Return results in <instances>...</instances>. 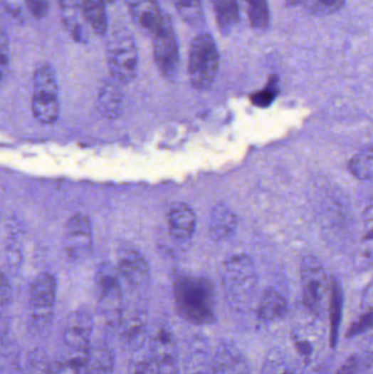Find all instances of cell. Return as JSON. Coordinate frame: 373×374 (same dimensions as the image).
Masks as SVG:
<instances>
[{"mask_svg":"<svg viewBox=\"0 0 373 374\" xmlns=\"http://www.w3.org/2000/svg\"><path fill=\"white\" fill-rule=\"evenodd\" d=\"M107 4H114L115 3V0H107Z\"/></svg>","mask_w":373,"mask_h":374,"instance_id":"cell-41","label":"cell"},{"mask_svg":"<svg viewBox=\"0 0 373 374\" xmlns=\"http://www.w3.org/2000/svg\"><path fill=\"white\" fill-rule=\"evenodd\" d=\"M89 350H73L64 346L63 351L55 358L54 363L51 367V374H83Z\"/></svg>","mask_w":373,"mask_h":374,"instance_id":"cell-23","label":"cell"},{"mask_svg":"<svg viewBox=\"0 0 373 374\" xmlns=\"http://www.w3.org/2000/svg\"><path fill=\"white\" fill-rule=\"evenodd\" d=\"M328 313H330V343L331 346L337 344L338 331H340V320H342V294L337 281L333 280L331 284V292L328 300Z\"/></svg>","mask_w":373,"mask_h":374,"instance_id":"cell-27","label":"cell"},{"mask_svg":"<svg viewBox=\"0 0 373 374\" xmlns=\"http://www.w3.org/2000/svg\"><path fill=\"white\" fill-rule=\"evenodd\" d=\"M236 227L238 218L227 206H215L209 222V230L215 240L222 241L231 238L236 232Z\"/></svg>","mask_w":373,"mask_h":374,"instance_id":"cell-22","label":"cell"},{"mask_svg":"<svg viewBox=\"0 0 373 374\" xmlns=\"http://www.w3.org/2000/svg\"><path fill=\"white\" fill-rule=\"evenodd\" d=\"M214 355L207 339L194 337L185 350L184 374H214Z\"/></svg>","mask_w":373,"mask_h":374,"instance_id":"cell-16","label":"cell"},{"mask_svg":"<svg viewBox=\"0 0 373 374\" xmlns=\"http://www.w3.org/2000/svg\"><path fill=\"white\" fill-rule=\"evenodd\" d=\"M177 313L193 324L215 321V291L209 280L196 276H181L174 284Z\"/></svg>","mask_w":373,"mask_h":374,"instance_id":"cell-1","label":"cell"},{"mask_svg":"<svg viewBox=\"0 0 373 374\" xmlns=\"http://www.w3.org/2000/svg\"><path fill=\"white\" fill-rule=\"evenodd\" d=\"M93 36L105 38L110 30L107 0H77Z\"/></svg>","mask_w":373,"mask_h":374,"instance_id":"cell-19","label":"cell"},{"mask_svg":"<svg viewBox=\"0 0 373 374\" xmlns=\"http://www.w3.org/2000/svg\"><path fill=\"white\" fill-rule=\"evenodd\" d=\"M128 374H158L156 363L150 355L138 358L130 365Z\"/></svg>","mask_w":373,"mask_h":374,"instance_id":"cell-38","label":"cell"},{"mask_svg":"<svg viewBox=\"0 0 373 374\" xmlns=\"http://www.w3.org/2000/svg\"><path fill=\"white\" fill-rule=\"evenodd\" d=\"M117 273L134 289L144 287L148 283V264L134 249H123L118 253Z\"/></svg>","mask_w":373,"mask_h":374,"instance_id":"cell-15","label":"cell"},{"mask_svg":"<svg viewBox=\"0 0 373 374\" xmlns=\"http://www.w3.org/2000/svg\"><path fill=\"white\" fill-rule=\"evenodd\" d=\"M11 301V287L5 274L0 271V316L5 313Z\"/></svg>","mask_w":373,"mask_h":374,"instance_id":"cell-39","label":"cell"},{"mask_svg":"<svg viewBox=\"0 0 373 374\" xmlns=\"http://www.w3.org/2000/svg\"><path fill=\"white\" fill-rule=\"evenodd\" d=\"M118 276L117 269L109 263L101 264L95 275L98 310L105 323L112 326L117 325L125 304Z\"/></svg>","mask_w":373,"mask_h":374,"instance_id":"cell-8","label":"cell"},{"mask_svg":"<svg viewBox=\"0 0 373 374\" xmlns=\"http://www.w3.org/2000/svg\"><path fill=\"white\" fill-rule=\"evenodd\" d=\"M130 18L140 30L152 36L162 20L164 12L159 0H124Z\"/></svg>","mask_w":373,"mask_h":374,"instance_id":"cell-17","label":"cell"},{"mask_svg":"<svg viewBox=\"0 0 373 374\" xmlns=\"http://www.w3.org/2000/svg\"><path fill=\"white\" fill-rule=\"evenodd\" d=\"M56 281L51 274L36 276L28 288V327L32 333L42 334L54 318Z\"/></svg>","mask_w":373,"mask_h":374,"instance_id":"cell-6","label":"cell"},{"mask_svg":"<svg viewBox=\"0 0 373 374\" xmlns=\"http://www.w3.org/2000/svg\"><path fill=\"white\" fill-rule=\"evenodd\" d=\"M277 95H278V79L276 76H273L263 89L251 95V101L258 108H267L274 102Z\"/></svg>","mask_w":373,"mask_h":374,"instance_id":"cell-33","label":"cell"},{"mask_svg":"<svg viewBox=\"0 0 373 374\" xmlns=\"http://www.w3.org/2000/svg\"><path fill=\"white\" fill-rule=\"evenodd\" d=\"M371 365V355H352L340 365L336 374H366V370Z\"/></svg>","mask_w":373,"mask_h":374,"instance_id":"cell-34","label":"cell"},{"mask_svg":"<svg viewBox=\"0 0 373 374\" xmlns=\"http://www.w3.org/2000/svg\"><path fill=\"white\" fill-rule=\"evenodd\" d=\"M120 336L127 348L140 350L148 337L146 312L142 308H132L124 304L117 325Z\"/></svg>","mask_w":373,"mask_h":374,"instance_id":"cell-13","label":"cell"},{"mask_svg":"<svg viewBox=\"0 0 373 374\" xmlns=\"http://www.w3.org/2000/svg\"><path fill=\"white\" fill-rule=\"evenodd\" d=\"M262 374H298L288 353L280 349L267 353L263 363Z\"/></svg>","mask_w":373,"mask_h":374,"instance_id":"cell-28","label":"cell"},{"mask_svg":"<svg viewBox=\"0 0 373 374\" xmlns=\"http://www.w3.org/2000/svg\"><path fill=\"white\" fill-rule=\"evenodd\" d=\"M95 318L85 308L73 310L65 321L63 331L64 346L73 350H89L93 345Z\"/></svg>","mask_w":373,"mask_h":374,"instance_id":"cell-12","label":"cell"},{"mask_svg":"<svg viewBox=\"0 0 373 374\" xmlns=\"http://www.w3.org/2000/svg\"><path fill=\"white\" fill-rule=\"evenodd\" d=\"M105 58L112 80L118 85H128L137 77L140 52L137 42L127 26H117L107 32Z\"/></svg>","mask_w":373,"mask_h":374,"instance_id":"cell-2","label":"cell"},{"mask_svg":"<svg viewBox=\"0 0 373 374\" xmlns=\"http://www.w3.org/2000/svg\"><path fill=\"white\" fill-rule=\"evenodd\" d=\"M248 22L254 30L264 31L270 26V14L267 0H243Z\"/></svg>","mask_w":373,"mask_h":374,"instance_id":"cell-29","label":"cell"},{"mask_svg":"<svg viewBox=\"0 0 373 374\" xmlns=\"http://www.w3.org/2000/svg\"><path fill=\"white\" fill-rule=\"evenodd\" d=\"M177 14L189 26L196 28L204 21V9L201 0H173Z\"/></svg>","mask_w":373,"mask_h":374,"instance_id":"cell-30","label":"cell"},{"mask_svg":"<svg viewBox=\"0 0 373 374\" xmlns=\"http://www.w3.org/2000/svg\"><path fill=\"white\" fill-rule=\"evenodd\" d=\"M11 52H10V41L5 26L0 22V83L5 79L10 68Z\"/></svg>","mask_w":373,"mask_h":374,"instance_id":"cell-35","label":"cell"},{"mask_svg":"<svg viewBox=\"0 0 373 374\" xmlns=\"http://www.w3.org/2000/svg\"><path fill=\"white\" fill-rule=\"evenodd\" d=\"M300 4L313 16L327 17L342 9L346 0H301Z\"/></svg>","mask_w":373,"mask_h":374,"instance_id":"cell-32","label":"cell"},{"mask_svg":"<svg viewBox=\"0 0 373 374\" xmlns=\"http://www.w3.org/2000/svg\"><path fill=\"white\" fill-rule=\"evenodd\" d=\"M64 249L69 261L81 263L90 256L93 247V224L81 212L73 214L64 228Z\"/></svg>","mask_w":373,"mask_h":374,"instance_id":"cell-10","label":"cell"},{"mask_svg":"<svg viewBox=\"0 0 373 374\" xmlns=\"http://www.w3.org/2000/svg\"><path fill=\"white\" fill-rule=\"evenodd\" d=\"M372 149L369 146L357 153L350 162V171L357 179L370 181L372 179Z\"/></svg>","mask_w":373,"mask_h":374,"instance_id":"cell-31","label":"cell"},{"mask_svg":"<svg viewBox=\"0 0 373 374\" xmlns=\"http://www.w3.org/2000/svg\"><path fill=\"white\" fill-rule=\"evenodd\" d=\"M28 14L36 19L48 17L51 9L50 0H23Z\"/></svg>","mask_w":373,"mask_h":374,"instance_id":"cell-37","label":"cell"},{"mask_svg":"<svg viewBox=\"0 0 373 374\" xmlns=\"http://www.w3.org/2000/svg\"><path fill=\"white\" fill-rule=\"evenodd\" d=\"M31 108L41 124H53L58 118V79L54 67L48 63L38 65L34 71Z\"/></svg>","mask_w":373,"mask_h":374,"instance_id":"cell-5","label":"cell"},{"mask_svg":"<svg viewBox=\"0 0 373 374\" xmlns=\"http://www.w3.org/2000/svg\"><path fill=\"white\" fill-rule=\"evenodd\" d=\"M168 226L173 238L181 241L189 240L196 228L195 212L186 204H177L169 212Z\"/></svg>","mask_w":373,"mask_h":374,"instance_id":"cell-18","label":"cell"},{"mask_svg":"<svg viewBox=\"0 0 373 374\" xmlns=\"http://www.w3.org/2000/svg\"><path fill=\"white\" fill-rule=\"evenodd\" d=\"M114 355L105 344H93L83 374H113Z\"/></svg>","mask_w":373,"mask_h":374,"instance_id":"cell-26","label":"cell"},{"mask_svg":"<svg viewBox=\"0 0 373 374\" xmlns=\"http://www.w3.org/2000/svg\"><path fill=\"white\" fill-rule=\"evenodd\" d=\"M222 285L229 303L238 311L252 304L258 276L252 259L246 255H234L222 267Z\"/></svg>","mask_w":373,"mask_h":374,"instance_id":"cell-3","label":"cell"},{"mask_svg":"<svg viewBox=\"0 0 373 374\" xmlns=\"http://www.w3.org/2000/svg\"><path fill=\"white\" fill-rule=\"evenodd\" d=\"M218 28L222 36H228L240 22L238 0H211Z\"/></svg>","mask_w":373,"mask_h":374,"instance_id":"cell-24","label":"cell"},{"mask_svg":"<svg viewBox=\"0 0 373 374\" xmlns=\"http://www.w3.org/2000/svg\"><path fill=\"white\" fill-rule=\"evenodd\" d=\"M214 374H251L244 355L232 346L219 347L214 355Z\"/></svg>","mask_w":373,"mask_h":374,"instance_id":"cell-21","label":"cell"},{"mask_svg":"<svg viewBox=\"0 0 373 374\" xmlns=\"http://www.w3.org/2000/svg\"><path fill=\"white\" fill-rule=\"evenodd\" d=\"M287 311V301L283 294L274 288L265 290L258 304V318L264 322H276L285 316Z\"/></svg>","mask_w":373,"mask_h":374,"instance_id":"cell-25","label":"cell"},{"mask_svg":"<svg viewBox=\"0 0 373 374\" xmlns=\"http://www.w3.org/2000/svg\"><path fill=\"white\" fill-rule=\"evenodd\" d=\"M293 346L305 365H315L323 353L325 343L324 327L313 320L299 322L291 333Z\"/></svg>","mask_w":373,"mask_h":374,"instance_id":"cell-11","label":"cell"},{"mask_svg":"<svg viewBox=\"0 0 373 374\" xmlns=\"http://www.w3.org/2000/svg\"><path fill=\"white\" fill-rule=\"evenodd\" d=\"M97 105L98 110L104 118L115 120L122 115L124 95L117 83L112 79L103 81L98 93Z\"/></svg>","mask_w":373,"mask_h":374,"instance_id":"cell-20","label":"cell"},{"mask_svg":"<svg viewBox=\"0 0 373 374\" xmlns=\"http://www.w3.org/2000/svg\"><path fill=\"white\" fill-rule=\"evenodd\" d=\"M0 5L3 6L5 11L14 21L18 24L26 22V14H28V12L23 0H0Z\"/></svg>","mask_w":373,"mask_h":374,"instance_id":"cell-36","label":"cell"},{"mask_svg":"<svg viewBox=\"0 0 373 374\" xmlns=\"http://www.w3.org/2000/svg\"><path fill=\"white\" fill-rule=\"evenodd\" d=\"M303 304L310 314L323 316L328 306L331 284L321 261L315 256L303 259L301 265Z\"/></svg>","mask_w":373,"mask_h":374,"instance_id":"cell-7","label":"cell"},{"mask_svg":"<svg viewBox=\"0 0 373 374\" xmlns=\"http://www.w3.org/2000/svg\"><path fill=\"white\" fill-rule=\"evenodd\" d=\"M219 64V51L213 36L205 32L197 34L191 40L187 59L191 85L197 90L209 89L217 78Z\"/></svg>","mask_w":373,"mask_h":374,"instance_id":"cell-4","label":"cell"},{"mask_svg":"<svg viewBox=\"0 0 373 374\" xmlns=\"http://www.w3.org/2000/svg\"><path fill=\"white\" fill-rule=\"evenodd\" d=\"M59 16L69 38L79 45L90 43L93 32L88 26L77 0H57Z\"/></svg>","mask_w":373,"mask_h":374,"instance_id":"cell-14","label":"cell"},{"mask_svg":"<svg viewBox=\"0 0 373 374\" xmlns=\"http://www.w3.org/2000/svg\"><path fill=\"white\" fill-rule=\"evenodd\" d=\"M371 323H372V308L369 306L366 312L360 316L359 320L352 325L347 333L348 337L356 336L360 333L366 332L368 328H370Z\"/></svg>","mask_w":373,"mask_h":374,"instance_id":"cell-40","label":"cell"},{"mask_svg":"<svg viewBox=\"0 0 373 374\" xmlns=\"http://www.w3.org/2000/svg\"><path fill=\"white\" fill-rule=\"evenodd\" d=\"M152 54L159 73L168 80H174L179 73L180 52L170 16L163 14L158 28L152 34Z\"/></svg>","mask_w":373,"mask_h":374,"instance_id":"cell-9","label":"cell"}]
</instances>
